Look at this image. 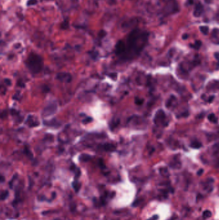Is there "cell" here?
I'll use <instances>...</instances> for the list:
<instances>
[{
	"label": "cell",
	"instance_id": "obj_6",
	"mask_svg": "<svg viewBox=\"0 0 219 220\" xmlns=\"http://www.w3.org/2000/svg\"><path fill=\"white\" fill-rule=\"evenodd\" d=\"M165 114L162 109H159L156 114L155 118H154V123L156 125L161 124L165 120Z\"/></svg>",
	"mask_w": 219,
	"mask_h": 220
},
{
	"label": "cell",
	"instance_id": "obj_26",
	"mask_svg": "<svg viewBox=\"0 0 219 220\" xmlns=\"http://www.w3.org/2000/svg\"><path fill=\"white\" fill-rule=\"evenodd\" d=\"M5 83H6V84H7V85H10L11 84V81H10V79H8V78H5Z\"/></svg>",
	"mask_w": 219,
	"mask_h": 220
},
{
	"label": "cell",
	"instance_id": "obj_7",
	"mask_svg": "<svg viewBox=\"0 0 219 220\" xmlns=\"http://www.w3.org/2000/svg\"><path fill=\"white\" fill-rule=\"evenodd\" d=\"M203 12V7L202 5L200 3L197 4L196 5L195 8L194 12V15L195 17H199L201 15L202 13Z\"/></svg>",
	"mask_w": 219,
	"mask_h": 220
},
{
	"label": "cell",
	"instance_id": "obj_23",
	"mask_svg": "<svg viewBox=\"0 0 219 220\" xmlns=\"http://www.w3.org/2000/svg\"><path fill=\"white\" fill-rule=\"evenodd\" d=\"M25 151L26 155L28 156V157H30H30H31V158H32V155L31 154L30 151V150L28 149V148H26V147L25 149Z\"/></svg>",
	"mask_w": 219,
	"mask_h": 220
},
{
	"label": "cell",
	"instance_id": "obj_16",
	"mask_svg": "<svg viewBox=\"0 0 219 220\" xmlns=\"http://www.w3.org/2000/svg\"><path fill=\"white\" fill-rule=\"evenodd\" d=\"M9 195V192L8 191H4L1 194V200H5Z\"/></svg>",
	"mask_w": 219,
	"mask_h": 220
},
{
	"label": "cell",
	"instance_id": "obj_12",
	"mask_svg": "<svg viewBox=\"0 0 219 220\" xmlns=\"http://www.w3.org/2000/svg\"><path fill=\"white\" fill-rule=\"evenodd\" d=\"M69 26L70 23L68 19H64L62 22V23H61V28H62V30H67L69 28Z\"/></svg>",
	"mask_w": 219,
	"mask_h": 220
},
{
	"label": "cell",
	"instance_id": "obj_25",
	"mask_svg": "<svg viewBox=\"0 0 219 220\" xmlns=\"http://www.w3.org/2000/svg\"><path fill=\"white\" fill-rule=\"evenodd\" d=\"M7 115V111H3L1 112V118H3L4 117H6Z\"/></svg>",
	"mask_w": 219,
	"mask_h": 220
},
{
	"label": "cell",
	"instance_id": "obj_4",
	"mask_svg": "<svg viewBox=\"0 0 219 220\" xmlns=\"http://www.w3.org/2000/svg\"><path fill=\"white\" fill-rule=\"evenodd\" d=\"M125 44L121 40H120L117 42L116 45L115 46V54H116L118 56L121 57L123 55V54L125 52Z\"/></svg>",
	"mask_w": 219,
	"mask_h": 220
},
{
	"label": "cell",
	"instance_id": "obj_11",
	"mask_svg": "<svg viewBox=\"0 0 219 220\" xmlns=\"http://www.w3.org/2000/svg\"><path fill=\"white\" fill-rule=\"evenodd\" d=\"M72 186L73 188H74V190L76 192H78L79 190L81 189V184L78 182V181H74L72 183Z\"/></svg>",
	"mask_w": 219,
	"mask_h": 220
},
{
	"label": "cell",
	"instance_id": "obj_13",
	"mask_svg": "<svg viewBox=\"0 0 219 220\" xmlns=\"http://www.w3.org/2000/svg\"><path fill=\"white\" fill-rule=\"evenodd\" d=\"M207 118H208V120L210 122H213V123H217V122H218V119H217V117L213 113L210 114L208 117H207Z\"/></svg>",
	"mask_w": 219,
	"mask_h": 220
},
{
	"label": "cell",
	"instance_id": "obj_17",
	"mask_svg": "<svg viewBox=\"0 0 219 220\" xmlns=\"http://www.w3.org/2000/svg\"><path fill=\"white\" fill-rule=\"evenodd\" d=\"M200 31H201V32L203 34H204V35H207V34H208L209 28H208V27L206 26L200 27Z\"/></svg>",
	"mask_w": 219,
	"mask_h": 220
},
{
	"label": "cell",
	"instance_id": "obj_30",
	"mask_svg": "<svg viewBox=\"0 0 219 220\" xmlns=\"http://www.w3.org/2000/svg\"><path fill=\"white\" fill-rule=\"evenodd\" d=\"M214 96H211V97H210V98H209V100H208V101H209V102H211L213 101V100L214 99Z\"/></svg>",
	"mask_w": 219,
	"mask_h": 220
},
{
	"label": "cell",
	"instance_id": "obj_9",
	"mask_svg": "<svg viewBox=\"0 0 219 220\" xmlns=\"http://www.w3.org/2000/svg\"><path fill=\"white\" fill-rule=\"evenodd\" d=\"M212 38H213V42L216 44H219V29L215 28L212 32Z\"/></svg>",
	"mask_w": 219,
	"mask_h": 220
},
{
	"label": "cell",
	"instance_id": "obj_24",
	"mask_svg": "<svg viewBox=\"0 0 219 220\" xmlns=\"http://www.w3.org/2000/svg\"><path fill=\"white\" fill-rule=\"evenodd\" d=\"M158 219V215H154L153 216L152 218H149V219H148L147 220H157Z\"/></svg>",
	"mask_w": 219,
	"mask_h": 220
},
{
	"label": "cell",
	"instance_id": "obj_2",
	"mask_svg": "<svg viewBox=\"0 0 219 220\" xmlns=\"http://www.w3.org/2000/svg\"><path fill=\"white\" fill-rule=\"evenodd\" d=\"M26 66L31 74H37L43 68V59L35 53H30L26 60Z\"/></svg>",
	"mask_w": 219,
	"mask_h": 220
},
{
	"label": "cell",
	"instance_id": "obj_21",
	"mask_svg": "<svg viewBox=\"0 0 219 220\" xmlns=\"http://www.w3.org/2000/svg\"><path fill=\"white\" fill-rule=\"evenodd\" d=\"M38 3V0H28V1H27V6H33V5H35Z\"/></svg>",
	"mask_w": 219,
	"mask_h": 220
},
{
	"label": "cell",
	"instance_id": "obj_3",
	"mask_svg": "<svg viewBox=\"0 0 219 220\" xmlns=\"http://www.w3.org/2000/svg\"><path fill=\"white\" fill-rule=\"evenodd\" d=\"M57 108V106L56 102H52L50 104H48L46 108H44L42 112V115L44 117L50 116V115H52V114L55 113L56 111Z\"/></svg>",
	"mask_w": 219,
	"mask_h": 220
},
{
	"label": "cell",
	"instance_id": "obj_31",
	"mask_svg": "<svg viewBox=\"0 0 219 220\" xmlns=\"http://www.w3.org/2000/svg\"><path fill=\"white\" fill-rule=\"evenodd\" d=\"M215 57L217 60H219V53H215Z\"/></svg>",
	"mask_w": 219,
	"mask_h": 220
},
{
	"label": "cell",
	"instance_id": "obj_29",
	"mask_svg": "<svg viewBox=\"0 0 219 220\" xmlns=\"http://www.w3.org/2000/svg\"><path fill=\"white\" fill-rule=\"evenodd\" d=\"M182 38H183V39H186L187 38H188V34H184V35H183V37H182Z\"/></svg>",
	"mask_w": 219,
	"mask_h": 220
},
{
	"label": "cell",
	"instance_id": "obj_10",
	"mask_svg": "<svg viewBox=\"0 0 219 220\" xmlns=\"http://www.w3.org/2000/svg\"><path fill=\"white\" fill-rule=\"evenodd\" d=\"M103 146H104V150H105L106 151H110V152L114 151L116 149V147L114 146V145H113V144H110V143H106Z\"/></svg>",
	"mask_w": 219,
	"mask_h": 220
},
{
	"label": "cell",
	"instance_id": "obj_8",
	"mask_svg": "<svg viewBox=\"0 0 219 220\" xmlns=\"http://www.w3.org/2000/svg\"><path fill=\"white\" fill-rule=\"evenodd\" d=\"M26 124H28L30 127H35L38 126V125L39 124V122L38 121L34 120L33 117L29 116L26 120Z\"/></svg>",
	"mask_w": 219,
	"mask_h": 220
},
{
	"label": "cell",
	"instance_id": "obj_14",
	"mask_svg": "<svg viewBox=\"0 0 219 220\" xmlns=\"http://www.w3.org/2000/svg\"><path fill=\"white\" fill-rule=\"evenodd\" d=\"M190 147L194 149H199L202 147V144L198 141H194L190 144Z\"/></svg>",
	"mask_w": 219,
	"mask_h": 220
},
{
	"label": "cell",
	"instance_id": "obj_27",
	"mask_svg": "<svg viewBox=\"0 0 219 220\" xmlns=\"http://www.w3.org/2000/svg\"><path fill=\"white\" fill-rule=\"evenodd\" d=\"M117 0H108V3L109 4H114L116 2Z\"/></svg>",
	"mask_w": 219,
	"mask_h": 220
},
{
	"label": "cell",
	"instance_id": "obj_1",
	"mask_svg": "<svg viewBox=\"0 0 219 220\" xmlns=\"http://www.w3.org/2000/svg\"><path fill=\"white\" fill-rule=\"evenodd\" d=\"M148 38V33L146 31L138 28L132 30L127 37L125 52L121 58L129 60L138 55L147 43Z\"/></svg>",
	"mask_w": 219,
	"mask_h": 220
},
{
	"label": "cell",
	"instance_id": "obj_34",
	"mask_svg": "<svg viewBox=\"0 0 219 220\" xmlns=\"http://www.w3.org/2000/svg\"><path fill=\"white\" fill-rule=\"evenodd\" d=\"M47 1H53V0H47Z\"/></svg>",
	"mask_w": 219,
	"mask_h": 220
},
{
	"label": "cell",
	"instance_id": "obj_33",
	"mask_svg": "<svg viewBox=\"0 0 219 220\" xmlns=\"http://www.w3.org/2000/svg\"><path fill=\"white\" fill-rule=\"evenodd\" d=\"M170 220H174V218H172V219H170Z\"/></svg>",
	"mask_w": 219,
	"mask_h": 220
},
{
	"label": "cell",
	"instance_id": "obj_22",
	"mask_svg": "<svg viewBox=\"0 0 219 220\" xmlns=\"http://www.w3.org/2000/svg\"><path fill=\"white\" fill-rule=\"evenodd\" d=\"M135 103L136 104H138V105H141V104L143 103V99H141V98H136Z\"/></svg>",
	"mask_w": 219,
	"mask_h": 220
},
{
	"label": "cell",
	"instance_id": "obj_28",
	"mask_svg": "<svg viewBox=\"0 0 219 220\" xmlns=\"http://www.w3.org/2000/svg\"><path fill=\"white\" fill-rule=\"evenodd\" d=\"M203 171H203V169H200L199 171L197 172V175H198L199 176H200L202 175V174L203 173Z\"/></svg>",
	"mask_w": 219,
	"mask_h": 220
},
{
	"label": "cell",
	"instance_id": "obj_32",
	"mask_svg": "<svg viewBox=\"0 0 219 220\" xmlns=\"http://www.w3.org/2000/svg\"><path fill=\"white\" fill-rule=\"evenodd\" d=\"M3 181H4V178H3V176H1V182L3 183Z\"/></svg>",
	"mask_w": 219,
	"mask_h": 220
},
{
	"label": "cell",
	"instance_id": "obj_5",
	"mask_svg": "<svg viewBox=\"0 0 219 220\" xmlns=\"http://www.w3.org/2000/svg\"><path fill=\"white\" fill-rule=\"evenodd\" d=\"M56 77L57 79L61 82H66V83H69L72 80V76L71 74L66 72L58 73Z\"/></svg>",
	"mask_w": 219,
	"mask_h": 220
},
{
	"label": "cell",
	"instance_id": "obj_15",
	"mask_svg": "<svg viewBox=\"0 0 219 220\" xmlns=\"http://www.w3.org/2000/svg\"><path fill=\"white\" fill-rule=\"evenodd\" d=\"M90 159H91V156L86 154H83L80 156V160L82 162H88Z\"/></svg>",
	"mask_w": 219,
	"mask_h": 220
},
{
	"label": "cell",
	"instance_id": "obj_19",
	"mask_svg": "<svg viewBox=\"0 0 219 220\" xmlns=\"http://www.w3.org/2000/svg\"><path fill=\"white\" fill-rule=\"evenodd\" d=\"M202 45V43L200 41H196L195 43V44L194 45H192V47L193 48H194L195 49H199V48H200V46H201Z\"/></svg>",
	"mask_w": 219,
	"mask_h": 220
},
{
	"label": "cell",
	"instance_id": "obj_20",
	"mask_svg": "<svg viewBox=\"0 0 219 220\" xmlns=\"http://www.w3.org/2000/svg\"><path fill=\"white\" fill-rule=\"evenodd\" d=\"M106 35H107V32H105L104 30H101L98 32V37H99L100 38H101V39L105 38V37L106 36Z\"/></svg>",
	"mask_w": 219,
	"mask_h": 220
},
{
	"label": "cell",
	"instance_id": "obj_18",
	"mask_svg": "<svg viewBox=\"0 0 219 220\" xmlns=\"http://www.w3.org/2000/svg\"><path fill=\"white\" fill-rule=\"evenodd\" d=\"M211 212H210V211H204V212H203V218H204V219H206V218H210V217L211 216Z\"/></svg>",
	"mask_w": 219,
	"mask_h": 220
}]
</instances>
